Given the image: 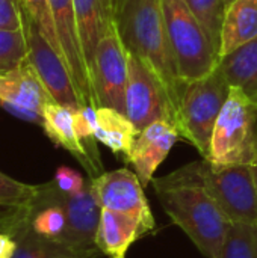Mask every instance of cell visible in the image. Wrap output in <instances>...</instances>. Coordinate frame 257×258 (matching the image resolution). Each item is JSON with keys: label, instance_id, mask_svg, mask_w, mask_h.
<instances>
[{"label": "cell", "instance_id": "6da1fadb", "mask_svg": "<svg viewBox=\"0 0 257 258\" xmlns=\"http://www.w3.org/2000/svg\"><path fill=\"white\" fill-rule=\"evenodd\" d=\"M155 190L165 213L194 245L208 258H220L232 222L192 175L189 165L156 178Z\"/></svg>", "mask_w": 257, "mask_h": 258}, {"label": "cell", "instance_id": "7a4b0ae2", "mask_svg": "<svg viewBox=\"0 0 257 258\" xmlns=\"http://www.w3.org/2000/svg\"><path fill=\"white\" fill-rule=\"evenodd\" d=\"M112 20L126 48L144 59L165 83L177 109L186 88L165 27L161 0H115Z\"/></svg>", "mask_w": 257, "mask_h": 258}, {"label": "cell", "instance_id": "3957f363", "mask_svg": "<svg viewBox=\"0 0 257 258\" xmlns=\"http://www.w3.org/2000/svg\"><path fill=\"white\" fill-rule=\"evenodd\" d=\"M232 86L218 70L191 80L183 91L174 125L180 138L192 144L204 160L211 154L212 133Z\"/></svg>", "mask_w": 257, "mask_h": 258}, {"label": "cell", "instance_id": "277c9868", "mask_svg": "<svg viewBox=\"0 0 257 258\" xmlns=\"http://www.w3.org/2000/svg\"><path fill=\"white\" fill-rule=\"evenodd\" d=\"M257 156V103L232 88L217 119L208 162L214 168L251 165Z\"/></svg>", "mask_w": 257, "mask_h": 258}, {"label": "cell", "instance_id": "5b68a950", "mask_svg": "<svg viewBox=\"0 0 257 258\" xmlns=\"http://www.w3.org/2000/svg\"><path fill=\"white\" fill-rule=\"evenodd\" d=\"M168 41L182 79L204 77L217 70L220 54L186 0H161Z\"/></svg>", "mask_w": 257, "mask_h": 258}, {"label": "cell", "instance_id": "8992f818", "mask_svg": "<svg viewBox=\"0 0 257 258\" xmlns=\"http://www.w3.org/2000/svg\"><path fill=\"white\" fill-rule=\"evenodd\" d=\"M189 169L230 222L257 224V190L251 165L214 168L203 160L189 163Z\"/></svg>", "mask_w": 257, "mask_h": 258}, {"label": "cell", "instance_id": "52a82bcc", "mask_svg": "<svg viewBox=\"0 0 257 258\" xmlns=\"http://www.w3.org/2000/svg\"><path fill=\"white\" fill-rule=\"evenodd\" d=\"M126 116L138 133L161 119L176 122V107L165 83L144 59L132 51H129Z\"/></svg>", "mask_w": 257, "mask_h": 258}, {"label": "cell", "instance_id": "ba28073f", "mask_svg": "<svg viewBox=\"0 0 257 258\" xmlns=\"http://www.w3.org/2000/svg\"><path fill=\"white\" fill-rule=\"evenodd\" d=\"M129 77V50L126 48L114 20L98 42L91 80L97 107H111L126 115V86Z\"/></svg>", "mask_w": 257, "mask_h": 258}, {"label": "cell", "instance_id": "9c48e42d", "mask_svg": "<svg viewBox=\"0 0 257 258\" xmlns=\"http://www.w3.org/2000/svg\"><path fill=\"white\" fill-rule=\"evenodd\" d=\"M24 29L29 45V62L39 76L47 92L55 103L71 110H79L82 103L73 77L62 56L47 42L38 26L24 14Z\"/></svg>", "mask_w": 257, "mask_h": 258}, {"label": "cell", "instance_id": "30bf717a", "mask_svg": "<svg viewBox=\"0 0 257 258\" xmlns=\"http://www.w3.org/2000/svg\"><path fill=\"white\" fill-rule=\"evenodd\" d=\"M42 187L45 195L64 209L67 218L65 230L58 240L80 249L97 248L95 236L100 224L101 207L91 189V184L88 183V186L76 195L64 194L55 181L45 183Z\"/></svg>", "mask_w": 257, "mask_h": 258}, {"label": "cell", "instance_id": "8fae6325", "mask_svg": "<svg viewBox=\"0 0 257 258\" xmlns=\"http://www.w3.org/2000/svg\"><path fill=\"white\" fill-rule=\"evenodd\" d=\"M89 184L101 209L136 216L155 228V218L144 195V186L135 172L127 168L103 172L91 178Z\"/></svg>", "mask_w": 257, "mask_h": 258}, {"label": "cell", "instance_id": "7c38bea8", "mask_svg": "<svg viewBox=\"0 0 257 258\" xmlns=\"http://www.w3.org/2000/svg\"><path fill=\"white\" fill-rule=\"evenodd\" d=\"M50 5L62 57L73 77L79 97L85 106L97 107V98L80 42L73 0H50Z\"/></svg>", "mask_w": 257, "mask_h": 258}, {"label": "cell", "instance_id": "4fadbf2b", "mask_svg": "<svg viewBox=\"0 0 257 258\" xmlns=\"http://www.w3.org/2000/svg\"><path fill=\"white\" fill-rule=\"evenodd\" d=\"M179 138L177 127L165 119L156 121L138 133L126 160L133 166L142 186L153 180L156 169L167 159Z\"/></svg>", "mask_w": 257, "mask_h": 258}, {"label": "cell", "instance_id": "5bb4252c", "mask_svg": "<svg viewBox=\"0 0 257 258\" xmlns=\"http://www.w3.org/2000/svg\"><path fill=\"white\" fill-rule=\"evenodd\" d=\"M153 230V227L136 216L101 209L95 246L101 254L111 257L126 255L133 242Z\"/></svg>", "mask_w": 257, "mask_h": 258}, {"label": "cell", "instance_id": "9a60e30c", "mask_svg": "<svg viewBox=\"0 0 257 258\" xmlns=\"http://www.w3.org/2000/svg\"><path fill=\"white\" fill-rule=\"evenodd\" d=\"M47 138L56 145L68 153H71L80 165L88 171L91 178L98 177L103 168H100L88 154L86 148L77 138L74 128V110L61 106L58 103H48L42 113V125Z\"/></svg>", "mask_w": 257, "mask_h": 258}, {"label": "cell", "instance_id": "2e32d148", "mask_svg": "<svg viewBox=\"0 0 257 258\" xmlns=\"http://www.w3.org/2000/svg\"><path fill=\"white\" fill-rule=\"evenodd\" d=\"M0 98L39 115L44 113L48 103H55L29 59L18 68L0 76Z\"/></svg>", "mask_w": 257, "mask_h": 258}, {"label": "cell", "instance_id": "e0dca14e", "mask_svg": "<svg viewBox=\"0 0 257 258\" xmlns=\"http://www.w3.org/2000/svg\"><path fill=\"white\" fill-rule=\"evenodd\" d=\"M39 186L26 184L0 172V231L12 233L30 224Z\"/></svg>", "mask_w": 257, "mask_h": 258}, {"label": "cell", "instance_id": "ac0fdd59", "mask_svg": "<svg viewBox=\"0 0 257 258\" xmlns=\"http://www.w3.org/2000/svg\"><path fill=\"white\" fill-rule=\"evenodd\" d=\"M9 236L17 242L12 258H97L101 254L98 248L80 249L59 240L44 237L35 233L30 224L15 228Z\"/></svg>", "mask_w": 257, "mask_h": 258}, {"label": "cell", "instance_id": "d6986e66", "mask_svg": "<svg viewBox=\"0 0 257 258\" xmlns=\"http://www.w3.org/2000/svg\"><path fill=\"white\" fill-rule=\"evenodd\" d=\"M257 38V0H235L226 9L220 59Z\"/></svg>", "mask_w": 257, "mask_h": 258}, {"label": "cell", "instance_id": "ffe728a7", "mask_svg": "<svg viewBox=\"0 0 257 258\" xmlns=\"http://www.w3.org/2000/svg\"><path fill=\"white\" fill-rule=\"evenodd\" d=\"M73 5L85 60L91 76L98 42L103 38L112 17L106 9L105 0H73Z\"/></svg>", "mask_w": 257, "mask_h": 258}, {"label": "cell", "instance_id": "44dd1931", "mask_svg": "<svg viewBox=\"0 0 257 258\" xmlns=\"http://www.w3.org/2000/svg\"><path fill=\"white\" fill-rule=\"evenodd\" d=\"M218 70L232 88L241 89L257 103V38L223 56L218 62Z\"/></svg>", "mask_w": 257, "mask_h": 258}, {"label": "cell", "instance_id": "7402d4cb", "mask_svg": "<svg viewBox=\"0 0 257 258\" xmlns=\"http://www.w3.org/2000/svg\"><path fill=\"white\" fill-rule=\"evenodd\" d=\"M136 136L135 125L124 113L103 106L95 109V139L114 154H124L127 157Z\"/></svg>", "mask_w": 257, "mask_h": 258}, {"label": "cell", "instance_id": "603a6c76", "mask_svg": "<svg viewBox=\"0 0 257 258\" xmlns=\"http://www.w3.org/2000/svg\"><path fill=\"white\" fill-rule=\"evenodd\" d=\"M220 258H257V224L232 222Z\"/></svg>", "mask_w": 257, "mask_h": 258}, {"label": "cell", "instance_id": "cb8c5ba5", "mask_svg": "<svg viewBox=\"0 0 257 258\" xmlns=\"http://www.w3.org/2000/svg\"><path fill=\"white\" fill-rule=\"evenodd\" d=\"M189 9L198 18V21L206 29L214 47L220 54L221 47V32L226 15V2L224 0H186Z\"/></svg>", "mask_w": 257, "mask_h": 258}, {"label": "cell", "instance_id": "d4e9b609", "mask_svg": "<svg viewBox=\"0 0 257 258\" xmlns=\"http://www.w3.org/2000/svg\"><path fill=\"white\" fill-rule=\"evenodd\" d=\"M27 57L29 45L26 29H0V76L18 68L27 60Z\"/></svg>", "mask_w": 257, "mask_h": 258}, {"label": "cell", "instance_id": "484cf974", "mask_svg": "<svg viewBox=\"0 0 257 258\" xmlns=\"http://www.w3.org/2000/svg\"><path fill=\"white\" fill-rule=\"evenodd\" d=\"M21 3H23L24 14L38 26L39 32L47 39V42L62 56L59 39L56 35V29H55L50 0H21Z\"/></svg>", "mask_w": 257, "mask_h": 258}, {"label": "cell", "instance_id": "4316f807", "mask_svg": "<svg viewBox=\"0 0 257 258\" xmlns=\"http://www.w3.org/2000/svg\"><path fill=\"white\" fill-rule=\"evenodd\" d=\"M95 109L94 106H83L79 110H74V128L77 133V138L86 148L91 159L100 166V154L97 150V139H95Z\"/></svg>", "mask_w": 257, "mask_h": 258}, {"label": "cell", "instance_id": "83f0119b", "mask_svg": "<svg viewBox=\"0 0 257 258\" xmlns=\"http://www.w3.org/2000/svg\"><path fill=\"white\" fill-rule=\"evenodd\" d=\"M0 29H24V9L21 0H0Z\"/></svg>", "mask_w": 257, "mask_h": 258}, {"label": "cell", "instance_id": "f1b7e54d", "mask_svg": "<svg viewBox=\"0 0 257 258\" xmlns=\"http://www.w3.org/2000/svg\"><path fill=\"white\" fill-rule=\"evenodd\" d=\"M55 184L64 192V194H68V195H76V194H80L88 184L85 183L83 177L71 169V168H67V166H61L56 169V174H55V178H53Z\"/></svg>", "mask_w": 257, "mask_h": 258}, {"label": "cell", "instance_id": "f546056e", "mask_svg": "<svg viewBox=\"0 0 257 258\" xmlns=\"http://www.w3.org/2000/svg\"><path fill=\"white\" fill-rule=\"evenodd\" d=\"M17 248V242L12 236L0 231V258H12Z\"/></svg>", "mask_w": 257, "mask_h": 258}, {"label": "cell", "instance_id": "4dcf8cb0", "mask_svg": "<svg viewBox=\"0 0 257 258\" xmlns=\"http://www.w3.org/2000/svg\"><path fill=\"white\" fill-rule=\"evenodd\" d=\"M105 5H106V9H108L109 15L112 17V11H114V5H115V0H105Z\"/></svg>", "mask_w": 257, "mask_h": 258}, {"label": "cell", "instance_id": "1f68e13d", "mask_svg": "<svg viewBox=\"0 0 257 258\" xmlns=\"http://www.w3.org/2000/svg\"><path fill=\"white\" fill-rule=\"evenodd\" d=\"M251 169H253V177H254V184H256V190H257V156L254 159V162L251 163Z\"/></svg>", "mask_w": 257, "mask_h": 258}, {"label": "cell", "instance_id": "d6a6232c", "mask_svg": "<svg viewBox=\"0 0 257 258\" xmlns=\"http://www.w3.org/2000/svg\"><path fill=\"white\" fill-rule=\"evenodd\" d=\"M224 2H226V8H227V6H230L235 0H224Z\"/></svg>", "mask_w": 257, "mask_h": 258}, {"label": "cell", "instance_id": "836d02e7", "mask_svg": "<svg viewBox=\"0 0 257 258\" xmlns=\"http://www.w3.org/2000/svg\"><path fill=\"white\" fill-rule=\"evenodd\" d=\"M112 258H124V255H120V257H112Z\"/></svg>", "mask_w": 257, "mask_h": 258}]
</instances>
